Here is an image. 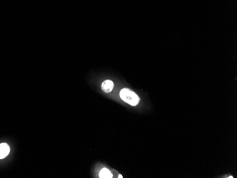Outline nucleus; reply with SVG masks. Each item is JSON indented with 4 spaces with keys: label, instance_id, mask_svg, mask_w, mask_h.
<instances>
[{
    "label": "nucleus",
    "instance_id": "obj_1",
    "mask_svg": "<svg viewBox=\"0 0 237 178\" xmlns=\"http://www.w3.org/2000/svg\"><path fill=\"white\" fill-rule=\"evenodd\" d=\"M119 97L125 103L134 107L138 105L140 101L139 97L134 92L128 88L122 89L119 92Z\"/></svg>",
    "mask_w": 237,
    "mask_h": 178
},
{
    "label": "nucleus",
    "instance_id": "obj_2",
    "mask_svg": "<svg viewBox=\"0 0 237 178\" xmlns=\"http://www.w3.org/2000/svg\"><path fill=\"white\" fill-rule=\"evenodd\" d=\"M114 87V84L112 80H104L103 82L102 83L101 88L102 91L105 93H109L113 90V89Z\"/></svg>",
    "mask_w": 237,
    "mask_h": 178
},
{
    "label": "nucleus",
    "instance_id": "obj_3",
    "mask_svg": "<svg viewBox=\"0 0 237 178\" xmlns=\"http://www.w3.org/2000/svg\"><path fill=\"white\" fill-rule=\"evenodd\" d=\"M10 153V147L7 143L0 144V160L7 157Z\"/></svg>",
    "mask_w": 237,
    "mask_h": 178
},
{
    "label": "nucleus",
    "instance_id": "obj_4",
    "mask_svg": "<svg viewBox=\"0 0 237 178\" xmlns=\"http://www.w3.org/2000/svg\"><path fill=\"white\" fill-rule=\"evenodd\" d=\"M99 177L101 178H112L113 177V175L108 168H102L99 173Z\"/></svg>",
    "mask_w": 237,
    "mask_h": 178
},
{
    "label": "nucleus",
    "instance_id": "obj_5",
    "mask_svg": "<svg viewBox=\"0 0 237 178\" xmlns=\"http://www.w3.org/2000/svg\"><path fill=\"white\" fill-rule=\"evenodd\" d=\"M118 178H119V177H120V178H122L123 177H122V175H118Z\"/></svg>",
    "mask_w": 237,
    "mask_h": 178
}]
</instances>
